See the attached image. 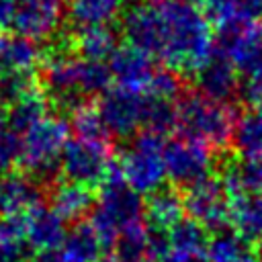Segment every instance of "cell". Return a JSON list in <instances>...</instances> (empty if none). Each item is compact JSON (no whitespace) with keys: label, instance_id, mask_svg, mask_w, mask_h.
Segmentation results:
<instances>
[{"label":"cell","instance_id":"1","mask_svg":"<svg viewBox=\"0 0 262 262\" xmlns=\"http://www.w3.org/2000/svg\"><path fill=\"white\" fill-rule=\"evenodd\" d=\"M156 4L158 43L154 57L178 74H196L215 51L211 20L192 2L160 0Z\"/></svg>","mask_w":262,"mask_h":262},{"label":"cell","instance_id":"2","mask_svg":"<svg viewBox=\"0 0 262 262\" xmlns=\"http://www.w3.org/2000/svg\"><path fill=\"white\" fill-rule=\"evenodd\" d=\"M43 92L59 106H72L84 102V98L102 94L111 88V70L104 61L84 59L76 53L57 51L43 61L41 70Z\"/></svg>","mask_w":262,"mask_h":262},{"label":"cell","instance_id":"3","mask_svg":"<svg viewBox=\"0 0 262 262\" xmlns=\"http://www.w3.org/2000/svg\"><path fill=\"white\" fill-rule=\"evenodd\" d=\"M145 203L137 190H133L119 166H113L106 180L100 184V194L90 211V225L100 237L104 248H111L119 233L143 223Z\"/></svg>","mask_w":262,"mask_h":262},{"label":"cell","instance_id":"4","mask_svg":"<svg viewBox=\"0 0 262 262\" xmlns=\"http://www.w3.org/2000/svg\"><path fill=\"white\" fill-rule=\"evenodd\" d=\"M235 123L237 115L231 104L201 92H188L176 102V127L180 133L211 147H223L231 141Z\"/></svg>","mask_w":262,"mask_h":262},{"label":"cell","instance_id":"5","mask_svg":"<svg viewBox=\"0 0 262 262\" xmlns=\"http://www.w3.org/2000/svg\"><path fill=\"white\" fill-rule=\"evenodd\" d=\"M70 139V123L45 115L20 133V164L33 178L49 180L59 170L63 147Z\"/></svg>","mask_w":262,"mask_h":262},{"label":"cell","instance_id":"6","mask_svg":"<svg viewBox=\"0 0 262 262\" xmlns=\"http://www.w3.org/2000/svg\"><path fill=\"white\" fill-rule=\"evenodd\" d=\"M164 145L166 141L162 139V133L143 129L123 149L119 170L125 182L139 194H151L162 188V182L166 180Z\"/></svg>","mask_w":262,"mask_h":262},{"label":"cell","instance_id":"7","mask_svg":"<svg viewBox=\"0 0 262 262\" xmlns=\"http://www.w3.org/2000/svg\"><path fill=\"white\" fill-rule=\"evenodd\" d=\"M111 156L113 151L106 137L74 135L72 139H68L63 147L59 170L66 176V180L80 182L90 188L100 186L115 166Z\"/></svg>","mask_w":262,"mask_h":262},{"label":"cell","instance_id":"8","mask_svg":"<svg viewBox=\"0 0 262 262\" xmlns=\"http://www.w3.org/2000/svg\"><path fill=\"white\" fill-rule=\"evenodd\" d=\"M164 162H166V178L180 188H190L192 184L209 178L213 172L211 145L182 133L166 141Z\"/></svg>","mask_w":262,"mask_h":262},{"label":"cell","instance_id":"9","mask_svg":"<svg viewBox=\"0 0 262 262\" xmlns=\"http://www.w3.org/2000/svg\"><path fill=\"white\" fill-rule=\"evenodd\" d=\"M98 115L106 133L115 137H131L145 127L147 92H135L123 86L108 88L98 98Z\"/></svg>","mask_w":262,"mask_h":262},{"label":"cell","instance_id":"10","mask_svg":"<svg viewBox=\"0 0 262 262\" xmlns=\"http://www.w3.org/2000/svg\"><path fill=\"white\" fill-rule=\"evenodd\" d=\"M215 51L231 61L235 72L244 78L262 74V25L239 23L217 29Z\"/></svg>","mask_w":262,"mask_h":262},{"label":"cell","instance_id":"11","mask_svg":"<svg viewBox=\"0 0 262 262\" xmlns=\"http://www.w3.org/2000/svg\"><path fill=\"white\" fill-rule=\"evenodd\" d=\"M184 209L192 219H196L209 231L225 229L227 223L231 221V203L221 178L209 176L186 188Z\"/></svg>","mask_w":262,"mask_h":262},{"label":"cell","instance_id":"12","mask_svg":"<svg viewBox=\"0 0 262 262\" xmlns=\"http://www.w3.org/2000/svg\"><path fill=\"white\" fill-rule=\"evenodd\" d=\"M63 10L66 0H18L14 4L12 27L29 39L43 41L59 29Z\"/></svg>","mask_w":262,"mask_h":262},{"label":"cell","instance_id":"13","mask_svg":"<svg viewBox=\"0 0 262 262\" xmlns=\"http://www.w3.org/2000/svg\"><path fill=\"white\" fill-rule=\"evenodd\" d=\"M108 70L117 86H123L135 92H145L158 68L154 66V59L149 53L133 45H123V47H117L115 53L108 57Z\"/></svg>","mask_w":262,"mask_h":262},{"label":"cell","instance_id":"14","mask_svg":"<svg viewBox=\"0 0 262 262\" xmlns=\"http://www.w3.org/2000/svg\"><path fill=\"white\" fill-rule=\"evenodd\" d=\"M39 203L41 188L37 184V178H33L29 172H0V219L27 215Z\"/></svg>","mask_w":262,"mask_h":262},{"label":"cell","instance_id":"15","mask_svg":"<svg viewBox=\"0 0 262 262\" xmlns=\"http://www.w3.org/2000/svg\"><path fill=\"white\" fill-rule=\"evenodd\" d=\"M25 225H27L29 248L37 250L39 254L61 248L68 235L66 219L51 205H43V203L35 205L25 215Z\"/></svg>","mask_w":262,"mask_h":262},{"label":"cell","instance_id":"16","mask_svg":"<svg viewBox=\"0 0 262 262\" xmlns=\"http://www.w3.org/2000/svg\"><path fill=\"white\" fill-rule=\"evenodd\" d=\"M194 76H196L199 92L209 96V98L227 102L235 92H239L237 90L239 88V78H237L239 74L231 66V61L227 57H223L219 51H213L209 61Z\"/></svg>","mask_w":262,"mask_h":262},{"label":"cell","instance_id":"17","mask_svg":"<svg viewBox=\"0 0 262 262\" xmlns=\"http://www.w3.org/2000/svg\"><path fill=\"white\" fill-rule=\"evenodd\" d=\"M41 47L35 39L20 33L0 37V74H35V68L41 63Z\"/></svg>","mask_w":262,"mask_h":262},{"label":"cell","instance_id":"18","mask_svg":"<svg viewBox=\"0 0 262 262\" xmlns=\"http://www.w3.org/2000/svg\"><path fill=\"white\" fill-rule=\"evenodd\" d=\"M207 227L201 225L196 219H192L190 215L188 217H182L178 219L168 231V248L172 254L184 258V260H201L205 256V250H207V242H209V235H207Z\"/></svg>","mask_w":262,"mask_h":262},{"label":"cell","instance_id":"19","mask_svg":"<svg viewBox=\"0 0 262 262\" xmlns=\"http://www.w3.org/2000/svg\"><path fill=\"white\" fill-rule=\"evenodd\" d=\"M205 258L207 262H256V250L239 231L225 227L213 231L207 242Z\"/></svg>","mask_w":262,"mask_h":262},{"label":"cell","instance_id":"20","mask_svg":"<svg viewBox=\"0 0 262 262\" xmlns=\"http://www.w3.org/2000/svg\"><path fill=\"white\" fill-rule=\"evenodd\" d=\"M203 12L217 29L262 18V0H203Z\"/></svg>","mask_w":262,"mask_h":262},{"label":"cell","instance_id":"21","mask_svg":"<svg viewBox=\"0 0 262 262\" xmlns=\"http://www.w3.org/2000/svg\"><path fill=\"white\" fill-rule=\"evenodd\" d=\"M94 194L92 188L80 182L63 180L53 186L51 190V207L66 219V221H78L86 217L94 207Z\"/></svg>","mask_w":262,"mask_h":262},{"label":"cell","instance_id":"22","mask_svg":"<svg viewBox=\"0 0 262 262\" xmlns=\"http://www.w3.org/2000/svg\"><path fill=\"white\" fill-rule=\"evenodd\" d=\"M74 53L84 57V59H92V61H104L108 59L117 45V35L108 25H86V27H78L76 35H74Z\"/></svg>","mask_w":262,"mask_h":262},{"label":"cell","instance_id":"23","mask_svg":"<svg viewBox=\"0 0 262 262\" xmlns=\"http://www.w3.org/2000/svg\"><path fill=\"white\" fill-rule=\"evenodd\" d=\"M106 262H154L149 225L139 223L119 233V237L111 246Z\"/></svg>","mask_w":262,"mask_h":262},{"label":"cell","instance_id":"24","mask_svg":"<svg viewBox=\"0 0 262 262\" xmlns=\"http://www.w3.org/2000/svg\"><path fill=\"white\" fill-rule=\"evenodd\" d=\"M231 223L252 244L262 242V192H246L231 201Z\"/></svg>","mask_w":262,"mask_h":262},{"label":"cell","instance_id":"25","mask_svg":"<svg viewBox=\"0 0 262 262\" xmlns=\"http://www.w3.org/2000/svg\"><path fill=\"white\" fill-rule=\"evenodd\" d=\"M184 196H180L174 188H158L145 201V217L151 227L168 231L178 219H182Z\"/></svg>","mask_w":262,"mask_h":262},{"label":"cell","instance_id":"26","mask_svg":"<svg viewBox=\"0 0 262 262\" xmlns=\"http://www.w3.org/2000/svg\"><path fill=\"white\" fill-rule=\"evenodd\" d=\"M102 242L90 223H78L72 227L61 244V252L76 262H98L102 256Z\"/></svg>","mask_w":262,"mask_h":262},{"label":"cell","instance_id":"27","mask_svg":"<svg viewBox=\"0 0 262 262\" xmlns=\"http://www.w3.org/2000/svg\"><path fill=\"white\" fill-rule=\"evenodd\" d=\"M123 6L125 0H70L68 12L78 27L108 25L121 14Z\"/></svg>","mask_w":262,"mask_h":262},{"label":"cell","instance_id":"28","mask_svg":"<svg viewBox=\"0 0 262 262\" xmlns=\"http://www.w3.org/2000/svg\"><path fill=\"white\" fill-rule=\"evenodd\" d=\"M47 102H49V98L45 96V92L39 88H33L31 92H27L25 96H20L16 102H12L8 106V111H6L8 125L16 133H23L35 121H39L41 117L47 115Z\"/></svg>","mask_w":262,"mask_h":262},{"label":"cell","instance_id":"29","mask_svg":"<svg viewBox=\"0 0 262 262\" xmlns=\"http://www.w3.org/2000/svg\"><path fill=\"white\" fill-rule=\"evenodd\" d=\"M231 141L242 158L262 147V108H252L250 113L237 119Z\"/></svg>","mask_w":262,"mask_h":262},{"label":"cell","instance_id":"30","mask_svg":"<svg viewBox=\"0 0 262 262\" xmlns=\"http://www.w3.org/2000/svg\"><path fill=\"white\" fill-rule=\"evenodd\" d=\"M72 129L80 137H106V129L102 125V119L98 115L96 106H90L86 102L78 104L72 111Z\"/></svg>","mask_w":262,"mask_h":262},{"label":"cell","instance_id":"31","mask_svg":"<svg viewBox=\"0 0 262 262\" xmlns=\"http://www.w3.org/2000/svg\"><path fill=\"white\" fill-rule=\"evenodd\" d=\"M33 88H37L33 74H20V72L0 74V106L8 108L12 102H16Z\"/></svg>","mask_w":262,"mask_h":262},{"label":"cell","instance_id":"32","mask_svg":"<svg viewBox=\"0 0 262 262\" xmlns=\"http://www.w3.org/2000/svg\"><path fill=\"white\" fill-rule=\"evenodd\" d=\"M147 94L156 96V98H164V100H170L174 102L176 98L182 96V80H180V74L170 70V68H160L156 70L147 90Z\"/></svg>","mask_w":262,"mask_h":262},{"label":"cell","instance_id":"33","mask_svg":"<svg viewBox=\"0 0 262 262\" xmlns=\"http://www.w3.org/2000/svg\"><path fill=\"white\" fill-rule=\"evenodd\" d=\"M235 172L248 192H262V147L235 166Z\"/></svg>","mask_w":262,"mask_h":262},{"label":"cell","instance_id":"34","mask_svg":"<svg viewBox=\"0 0 262 262\" xmlns=\"http://www.w3.org/2000/svg\"><path fill=\"white\" fill-rule=\"evenodd\" d=\"M20 160V137L18 133L6 123L0 127V172L10 170L12 164Z\"/></svg>","mask_w":262,"mask_h":262},{"label":"cell","instance_id":"35","mask_svg":"<svg viewBox=\"0 0 262 262\" xmlns=\"http://www.w3.org/2000/svg\"><path fill=\"white\" fill-rule=\"evenodd\" d=\"M239 96L248 106L262 108V74L244 78V82L239 86Z\"/></svg>","mask_w":262,"mask_h":262},{"label":"cell","instance_id":"36","mask_svg":"<svg viewBox=\"0 0 262 262\" xmlns=\"http://www.w3.org/2000/svg\"><path fill=\"white\" fill-rule=\"evenodd\" d=\"M14 16V0H0V29L12 25Z\"/></svg>","mask_w":262,"mask_h":262},{"label":"cell","instance_id":"37","mask_svg":"<svg viewBox=\"0 0 262 262\" xmlns=\"http://www.w3.org/2000/svg\"><path fill=\"white\" fill-rule=\"evenodd\" d=\"M37 262H76V260L68 258V256L57 248V250H51V252H43Z\"/></svg>","mask_w":262,"mask_h":262},{"label":"cell","instance_id":"38","mask_svg":"<svg viewBox=\"0 0 262 262\" xmlns=\"http://www.w3.org/2000/svg\"><path fill=\"white\" fill-rule=\"evenodd\" d=\"M156 262H192V260H184V258H180V256H176V254L168 252L166 256H162V258H160V260H156Z\"/></svg>","mask_w":262,"mask_h":262},{"label":"cell","instance_id":"39","mask_svg":"<svg viewBox=\"0 0 262 262\" xmlns=\"http://www.w3.org/2000/svg\"><path fill=\"white\" fill-rule=\"evenodd\" d=\"M8 123V119H6V113H4V108L0 106V127H4Z\"/></svg>","mask_w":262,"mask_h":262},{"label":"cell","instance_id":"40","mask_svg":"<svg viewBox=\"0 0 262 262\" xmlns=\"http://www.w3.org/2000/svg\"><path fill=\"white\" fill-rule=\"evenodd\" d=\"M151 2H160V0H151ZM176 2H196V0H176Z\"/></svg>","mask_w":262,"mask_h":262}]
</instances>
